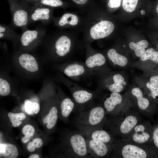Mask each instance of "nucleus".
<instances>
[{
  "label": "nucleus",
  "mask_w": 158,
  "mask_h": 158,
  "mask_svg": "<svg viewBox=\"0 0 158 158\" xmlns=\"http://www.w3.org/2000/svg\"><path fill=\"white\" fill-rule=\"evenodd\" d=\"M67 153L71 158H88L89 153L86 137L80 132L71 131L66 140Z\"/></svg>",
  "instance_id": "20e7f679"
},
{
  "label": "nucleus",
  "mask_w": 158,
  "mask_h": 158,
  "mask_svg": "<svg viewBox=\"0 0 158 158\" xmlns=\"http://www.w3.org/2000/svg\"><path fill=\"white\" fill-rule=\"evenodd\" d=\"M76 106L74 101L69 97H66L61 101L60 104V114L62 117L68 120L71 114L76 110Z\"/></svg>",
  "instance_id": "4be33fe9"
},
{
  "label": "nucleus",
  "mask_w": 158,
  "mask_h": 158,
  "mask_svg": "<svg viewBox=\"0 0 158 158\" xmlns=\"http://www.w3.org/2000/svg\"><path fill=\"white\" fill-rule=\"evenodd\" d=\"M0 154L6 158H16L18 156V152L16 147L10 143L0 144Z\"/></svg>",
  "instance_id": "5701e85b"
},
{
  "label": "nucleus",
  "mask_w": 158,
  "mask_h": 158,
  "mask_svg": "<svg viewBox=\"0 0 158 158\" xmlns=\"http://www.w3.org/2000/svg\"><path fill=\"white\" fill-rule=\"evenodd\" d=\"M136 85L142 90L145 95L155 99L158 97V85L148 81L144 78L138 77L135 79Z\"/></svg>",
  "instance_id": "f3484780"
},
{
  "label": "nucleus",
  "mask_w": 158,
  "mask_h": 158,
  "mask_svg": "<svg viewBox=\"0 0 158 158\" xmlns=\"http://www.w3.org/2000/svg\"><path fill=\"white\" fill-rule=\"evenodd\" d=\"M31 138V137L25 135L21 138L22 142L23 143H26L28 142Z\"/></svg>",
  "instance_id": "a19ab883"
},
{
  "label": "nucleus",
  "mask_w": 158,
  "mask_h": 158,
  "mask_svg": "<svg viewBox=\"0 0 158 158\" xmlns=\"http://www.w3.org/2000/svg\"><path fill=\"white\" fill-rule=\"evenodd\" d=\"M122 0H109L108 5L111 8H117L120 6Z\"/></svg>",
  "instance_id": "e433bc0d"
},
{
  "label": "nucleus",
  "mask_w": 158,
  "mask_h": 158,
  "mask_svg": "<svg viewBox=\"0 0 158 158\" xmlns=\"http://www.w3.org/2000/svg\"><path fill=\"white\" fill-rule=\"evenodd\" d=\"M29 158H40L39 155L37 154H34L31 155L28 157Z\"/></svg>",
  "instance_id": "37998d69"
},
{
  "label": "nucleus",
  "mask_w": 158,
  "mask_h": 158,
  "mask_svg": "<svg viewBox=\"0 0 158 158\" xmlns=\"http://www.w3.org/2000/svg\"><path fill=\"white\" fill-rule=\"evenodd\" d=\"M35 148L32 142H30L27 146V150L30 152H32L35 151Z\"/></svg>",
  "instance_id": "58836bf2"
},
{
  "label": "nucleus",
  "mask_w": 158,
  "mask_h": 158,
  "mask_svg": "<svg viewBox=\"0 0 158 158\" xmlns=\"http://www.w3.org/2000/svg\"><path fill=\"white\" fill-rule=\"evenodd\" d=\"M138 1V0H123V8L126 12H132L135 9Z\"/></svg>",
  "instance_id": "2f4dec72"
},
{
  "label": "nucleus",
  "mask_w": 158,
  "mask_h": 158,
  "mask_svg": "<svg viewBox=\"0 0 158 158\" xmlns=\"http://www.w3.org/2000/svg\"><path fill=\"white\" fill-rule=\"evenodd\" d=\"M15 56L20 66L27 71L34 73L38 70L37 62L32 55L28 52L20 51L16 53Z\"/></svg>",
  "instance_id": "f8f14e48"
},
{
  "label": "nucleus",
  "mask_w": 158,
  "mask_h": 158,
  "mask_svg": "<svg viewBox=\"0 0 158 158\" xmlns=\"http://www.w3.org/2000/svg\"><path fill=\"white\" fill-rule=\"evenodd\" d=\"M9 0H8V1H9Z\"/></svg>",
  "instance_id": "de8ad7c7"
},
{
  "label": "nucleus",
  "mask_w": 158,
  "mask_h": 158,
  "mask_svg": "<svg viewBox=\"0 0 158 158\" xmlns=\"http://www.w3.org/2000/svg\"><path fill=\"white\" fill-rule=\"evenodd\" d=\"M11 13L12 25L14 28H19L23 32L28 29L30 14L31 7L26 1L10 0L8 1Z\"/></svg>",
  "instance_id": "7ed1b4c3"
},
{
  "label": "nucleus",
  "mask_w": 158,
  "mask_h": 158,
  "mask_svg": "<svg viewBox=\"0 0 158 158\" xmlns=\"http://www.w3.org/2000/svg\"><path fill=\"white\" fill-rule=\"evenodd\" d=\"M141 76L151 83L158 85V74L151 76L142 75Z\"/></svg>",
  "instance_id": "c9c22d12"
},
{
  "label": "nucleus",
  "mask_w": 158,
  "mask_h": 158,
  "mask_svg": "<svg viewBox=\"0 0 158 158\" xmlns=\"http://www.w3.org/2000/svg\"><path fill=\"white\" fill-rule=\"evenodd\" d=\"M32 142L35 147L36 148H39L41 147L43 143L42 140L38 138L34 139Z\"/></svg>",
  "instance_id": "4c0bfd02"
},
{
  "label": "nucleus",
  "mask_w": 158,
  "mask_h": 158,
  "mask_svg": "<svg viewBox=\"0 0 158 158\" xmlns=\"http://www.w3.org/2000/svg\"><path fill=\"white\" fill-rule=\"evenodd\" d=\"M15 28L11 25H0V38L11 41L14 45L18 44L20 35L15 31Z\"/></svg>",
  "instance_id": "aec40b11"
},
{
  "label": "nucleus",
  "mask_w": 158,
  "mask_h": 158,
  "mask_svg": "<svg viewBox=\"0 0 158 158\" xmlns=\"http://www.w3.org/2000/svg\"><path fill=\"white\" fill-rule=\"evenodd\" d=\"M10 85L6 80L0 78V95L2 96L8 95L10 92Z\"/></svg>",
  "instance_id": "473e14b6"
},
{
  "label": "nucleus",
  "mask_w": 158,
  "mask_h": 158,
  "mask_svg": "<svg viewBox=\"0 0 158 158\" xmlns=\"http://www.w3.org/2000/svg\"><path fill=\"white\" fill-rule=\"evenodd\" d=\"M86 138L89 154L92 157H105L112 150L111 145L88 138Z\"/></svg>",
  "instance_id": "6e6552de"
},
{
  "label": "nucleus",
  "mask_w": 158,
  "mask_h": 158,
  "mask_svg": "<svg viewBox=\"0 0 158 158\" xmlns=\"http://www.w3.org/2000/svg\"><path fill=\"white\" fill-rule=\"evenodd\" d=\"M58 110L56 106L52 107L48 114L43 119L44 124L47 123V128L49 129L55 126L58 118Z\"/></svg>",
  "instance_id": "393cba45"
},
{
  "label": "nucleus",
  "mask_w": 158,
  "mask_h": 158,
  "mask_svg": "<svg viewBox=\"0 0 158 158\" xmlns=\"http://www.w3.org/2000/svg\"><path fill=\"white\" fill-rule=\"evenodd\" d=\"M75 3L79 4H83L86 3L88 0H72Z\"/></svg>",
  "instance_id": "ea45409f"
},
{
  "label": "nucleus",
  "mask_w": 158,
  "mask_h": 158,
  "mask_svg": "<svg viewBox=\"0 0 158 158\" xmlns=\"http://www.w3.org/2000/svg\"><path fill=\"white\" fill-rule=\"evenodd\" d=\"M72 96L75 103L76 110L78 113L84 110V107L94 97V94L90 92L83 90H73Z\"/></svg>",
  "instance_id": "dca6fc26"
},
{
  "label": "nucleus",
  "mask_w": 158,
  "mask_h": 158,
  "mask_svg": "<svg viewBox=\"0 0 158 158\" xmlns=\"http://www.w3.org/2000/svg\"><path fill=\"white\" fill-rule=\"evenodd\" d=\"M109 77L106 81L105 87L111 92L120 93L127 87L128 80L124 73H116Z\"/></svg>",
  "instance_id": "1a4fd4ad"
},
{
  "label": "nucleus",
  "mask_w": 158,
  "mask_h": 158,
  "mask_svg": "<svg viewBox=\"0 0 158 158\" xmlns=\"http://www.w3.org/2000/svg\"><path fill=\"white\" fill-rule=\"evenodd\" d=\"M85 72L84 67L80 64L75 63L69 65L64 69L63 72L69 77L77 76L83 74Z\"/></svg>",
  "instance_id": "bb28decb"
},
{
  "label": "nucleus",
  "mask_w": 158,
  "mask_h": 158,
  "mask_svg": "<svg viewBox=\"0 0 158 158\" xmlns=\"http://www.w3.org/2000/svg\"><path fill=\"white\" fill-rule=\"evenodd\" d=\"M63 3L61 0H40L34 5L38 6L57 7L62 6Z\"/></svg>",
  "instance_id": "7c9ffc66"
},
{
  "label": "nucleus",
  "mask_w": 158,
  "mask_h": 158,
  "mask_svg": "<svg viewBox=\"0 0 158 158\" xmlns=\"http://www.w3.org/2000/svg\"><path fill=\"white\" fill-rule=\"evenodd\" d=\"M133 86L129 89L128 92L138 108L140 110L145 111L150 107V100L144 94L142 90L137 85Z\"/></svg>",
  "instance_id": "2eb2a0df"
},
{
  "label": "nucleus",
  "mask_w": 158,
  "mask_h": 158,
  "mask_svg": "<svg viewBox=\"0 0 158 158\" xmlns=\"http://www.w3.org/2000/svg\"><path fill=\"white\" fill-rule=\"evenodd\" d=\"M51 16V9L50 7L33 5L30 11L29 24L37 21L46 24L50 20Z\"/></svg>",
  "instance_id": "9b49d317"
},
{
  "label": "nucleus",
  "mask_w": 158,
  "mask_h": 158,
  "mask_svg": "<svg viewBox=\"0 0 158 158\" xmlns=\"http://www.w3.org/2000/svg\"><path fill=\"white\" fill-rule=\"evenodd\" d=\"M78 22V18L76 15L70 13H66L60 18L58 22V24L61 27L67 24L75 25L77 24Z\"/></svg>",
  "instance_id": "cd10ccee"
},
{
  "label": "nucleus",
  "mask_w": 158,
  "mask_h": 158,
  "mask_svg": "<svg viewBox=\"0 0 158 158\" xmlns=\"http://www.w3.org/2000/svg\"><path fill=\"white\" fill-rule=\"evenodd\" d=\"M153 147L158 152V125L152 129L151 140Z\"/></svg>",
  "instance_id": "72a5a7b5"
},
{
  "label": "nucleus",
  "mask_w": 158,
  "mask_h": 158,
  "mask_svg": "<svg viewBox=\"0 0 158 158\" xmlns=\"http://www.w3.org/2000/svg\"><path fill=\"white\" fill-rule=\"evenodd\" d=\"M71 41L67 36L63 35L59 37L54 45L55 54L60 57L65 56L70 51Z\"/></svg>",
  "instance_id": "6ab92c4d"
},
{
  "label": "nucleus",
  "mask_w": 158,
  "mask_h": 158,
  "mask_svg": "<svg viewBox=\"0 0 158 158\" xmlns=\"http://www.w3.org/2000/svg\"><path fill=\"white\" fill-rule=\"evenodd\" d=\"M114 26L110 21H101L92 27L90 30V34L94 39L104 38L109 35L114 30Z\"/></svg>",
  "instance_id": "ddd939ff"
},
{
  "label": "nucleus",
  "mask_w": 158,
  "mask_h": 158,
  "mask_svg": "<svg viewBox=\"0 0 158 158\" xmlns=\"http://www.w3.org/2000/svg\"><path fill=\"white\" fill-rule=\"evenodd\" d=\"M123 98L118 92H111L104 99L103 107L106 114L115 115L117 114L118 107L122 103Z\"/></svg>",
  "instance_id": "4468645a"
},
{
  "label": "nucleus",
  "mask_w": 158,
  "mask_h": 158,
  "mask_svg": "<svg viewBox=\"0 0 158 158\" xmlns=\"http://www.w3.org/2000/svg\"><path fill=\"white\" fill-rule=\"evenodd\" d=\"M157 48H158V44H157Z\"/></svg>",
  "instance_id": "49530a36"
},
{
  "label": "nucleus",
  "mask_w": 158,
  "mask_h": 158,
  "mask_svg": "<svg viewBox=\"0 0 158 158\" xmlns=\"http://www.w3.org/2000/svg\"><path fill=\"white\" fill-rule=\"evenodd\" d=\"M121 144L119 142L114 141L112 144V149L116 154L121 157L146 158L151 157L152 155L154 154L152 153L153 151L152 152L151 150L155 149L151 148L150 149V147L145 146L144 145H139L129 141H124Z\"/></svg>",
  "instance_id": "f03ea898"
},
{
  "label": "nucleus",
  "mask_w": 158,
  "mask_h": 158,
  "mask_svg": "<svg viewBox=\"0 0 158 158\" xmlns=\"http://www.w3.org/2000/svg\"><path fill=\"white\" fill-rule=\"evenodd\" d=\"M156 10L157 12L158 13V5H157L156 7Z\"/></svg>",
  "instance_id": "a18cd8bd"
},
{
  "label": "nucleus",
  "mask_w": 158,
  "mask_h": 158,
  "mask_svg": "<svg viewBox=\"0 0 158 158\" xmlns=\"http://www.w3.org/2000/svg\"><path fill=\"white\" fill-rule=\"evenodd\" d=\"M35 129L32 126L27 125L23 128L22 132L23 134L27 136L31 137L35 133Z\"/></svg>",
  "instance_id": "f704fd0d"
},
{
  "label": "nucleus",
  "mask_w": 158,
  "mask_h": 158,
  "mask_svg": "<svg viewBox=\"0 0 158 158\" xmlns=\"http://www.w3.org/2000/svg\"><path fill=\"white\" fill-rule=\"evenodd\" d=\"M85 137L102 141L112 145L114 140L112 135L101 128H78Z\"/></svg>",
  "instance_id": "0eeeda50"
},
{
  "label": "nucleus",
  "mask_w": 158,
  "mask_h": 158,
  "mask_svg": "<svg viewBox=\"0 0 158 158\" xmlns=\"http://www.w3.org/2000/svg\"><path fill=\"white\" fill-rule=\"evenodd\" d=\"M8 115L12 126L14 127L19 126L22 123L21 121L23 120L26 118L25 115L23 113L9 112Z\"/></svg>",
  "instance_id": "c756f323"
},
{
  "label": "nucleus",
  "mask_w": 158,
  "mask_h": 158,
  "mask_svg": "<svg viewBox=\"0 0 158 158\" xmlns=\"http://www.w3.org/2000/svg\"><path fill=\"white\" fill-rule=\"evenodd\" d=\"M138 121L137 116L130 114L126 116L121 121L114 118L109 121L107 124L113 134H118L126 136L130 134L135 127L138 124Z\"/></svg>",
  "instance_id": "423d86ee"
},
{
  "label": "nucleus",
  "mask_w": 158,
  "mask_h": 158,
  "mask_svg": "<svg viewBox=\"0 0 158 158\" xmlns=\"http://www.w3.org/2000/svg\"><path fill=\"white\" fill-rule=\"evenodd\" d=\"M148 45V42L145 40H141L137 42H131L128 44L129 48L134 51L135 55L140 57L145 51Z\"/></svg>",
  "instance_id": "a878e982"
},
{
  "label": "nucleus",
  "mask_w": 158,
  "mask_h": 158,
  "mask_svg": "<svg viewBox=\"0 0 158 158\" xmlns=\"http://www.w3.org/2000/svg\"><path fill=\"white\" fill-rule=\"evenodd\" d=\"M106 112L103 107L97 106L78 113L75 125L77 128H101L106 123Z\"/></svg>",
  "instance_id": "f257e3e1"
},
{
  "label": "nucleus",
  "mask_w": 158,
  "mask_h": 158,
  "mask_svg": "<svg viewBox=\"0 0 158 158\" xmlns=\"http://www.w3.org/2000/svg\"><path fill=\"white\" fill-rule=\"evenodd\" d=\"M46 37V30L43 28L27 29L20 35L18 44L20 51L28 52L36 48Z\"/></svg>",
  "instance_id": "39448f33"
},
{
  "label": "nucleus",
  "mask_w": 158,
  "mask_h": 158,
  "mask_svg": "<svg viewBox=\"0 0 158 158\" xmlns=\"http://www.w3.org/2000/svg\"><path fill=\"white\" fill-rule=\"evenodd\" d=\"M106 63L105 57L102 54L97 53L88 57L86 60L85 63L89 68L101 66Z\"/></svg>",
  "instance_id": "b1692460"
},
{
  "label": "nucleus",
  "mask_w": 158,
  "mask_h": 158,
  "mask_svg": "<svg viewBox=\"0 0 158 158\" xmlns=\"http://www.w3.org/2000/svg\"><path fill=\"white\" fill-rule=\"evenodd\" d=\"M24 108L26 112L28 115H32L38 113L40 110L39 103L31 101L28 99L24 101Z\"/></svg>",
  "instance_id": "c85d7f7f"
},
{
  "label": "nucleus",
  "mask_w": 158,
  "mask_h": 158,
  "mask_svg": "<svg viewBox=\"0 0 158 158\" xmlns=\"http://www.w3.org/2000/svg\"><path fill=\"white\" fill-rule=\"evenodd\" d=\"M107 56L110 62L116 68H123L131 65V62L126 56L118 53L114 49L108 50Z\"/></svg>",
  "instance_id": "a211bd4d"
},
{
  "label": "nucleus",
  "mask_w": 158,
  "mask_h": 158,
  "mask_svg": "<svg viewBox=\"0 0 158 158\" xmlns=\"http://www.w3.org/2000/svg\"><path fill=\"white\" fill-rule=\"evenodd\" d=\"M152 129H148L145 124H138L130 134L129 141L139 144L144 145L151 140Z\"/></svg>",
  "instance_id": "9d476101"
},
{
  "label": "nucleus",
  "mask_w": 158,
  "mask_h": 158,
  "mask_svg": "<svg viewBox=\"0 0 158 158\" xmlns=\"http://www.w3.org/2000/svg\"><path fill=\"white\" fill-rule=\"evenodd\" d=\"M150 61L155 64H158V52L155 51L152 48H150L146 50L140 57L139 61L133 65L141 70Z\"/></svg>",
  "instance_id": "412c9836"
},
{
  "label": "nucleus",
  "mask_w": 158,
  "mask_h": 158,
  "mask_svg": "<svg viewBox=\"0 0 158 158\" xmlns=\"http://www.w3.org/2000/svg\"><path fill=\"white\" fill-rule=\"evenodd\" d=\"M27 2H30L34 4L38 2L40 0H25Z\"/></svg>",
  "instance_id": "79ce46f5"
},
{
  "label": "nucleus",
  "mask_w": 158,
  "mask_h": 158,
  "mask_svg": "<svg viewBox=\"0 0 158 158\" xmlns=\"http://www.w3.org/2000/svg\"><path fill=\"white\" fill-rule=\"evenodd\" d=\"M141 13L142 15H143L145 14V11L143 10H142L141 11Z\"/></svg>",
  "instance_id": "c03bdc74"
}]
</instances>
